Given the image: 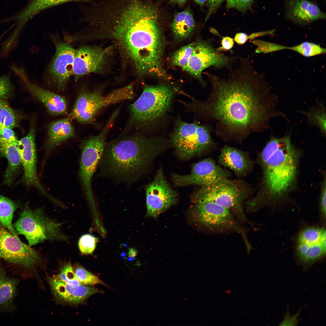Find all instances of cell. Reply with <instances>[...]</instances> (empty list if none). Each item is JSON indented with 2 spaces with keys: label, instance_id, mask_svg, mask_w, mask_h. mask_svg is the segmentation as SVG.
Here are the masks:
<instances>
[{
  "label": "cell",
  "instance_id": "obj_32",
  "mask_svg": "<svg viewBox=\"0 0 326 326\" xmlns=\"http://www.w3.org/2000/svg\"><path fill=\"white\" fill-rule=\"evenodd\" d=\"M287 49L293 50L306 57H310L326 53V49L319 45L308 41L304 42L293 47H286Z\"/></svg>",
  "mask_w": 326,
  "mask_h": 326
},
{
  "label": "cell",
  "instance_id": "obj_42",
  "mask_svg": "<svg viewBox=\"0 0 326 326\" xmlns=\"http://www.w3.org/2000/svg\"><path fill=\"white\" fill-rule=\"evenodd\" d=\"M223 0H208L207 5L209 7V11L206 20L214 13L221 5Z\"/></svg>",
  "mask_w": 326,
  "mask_h": 326
},
{
  "label": "cell",
  "instance_id": "obj_17",
  "mask_svg": "<svg viewBox=\"0 0 326 326\" xmlns=\"http://www.w3.org/2000/svg\"><path fill=\"white\" fill-rule=\"evenodd\" d=\"M17 145L21 165L23 169L22 181L28 185L36 187L51 201H53L54 198L46 192L37 177L35 130L33 124L31 126L27 136L18 140Z\"/></svg>",
  "mask_w": 326,
  "mask_h": 326
},
{
  "label": "cell",
  "instance_id": "obj_5",
  "mask_svg": "<svg viewBox=\"0 0 326 326\" xmlns=\"http://www.w3.org/2000/svg\"><path fill=\"white\" fill-rule=\"evenodd\" d=\"M167 84L146 85L139 97L129 106V117L123 133L149 129L170 111L176 93Z\"/></svg>",
  "mask_w": 326,
  "mask_h": 326
},
{
  "label": "cell",
  "instance_id": "obj_11",
  "mask_svg": "<svg viewBox=\"0 0 326 326\" xmlns=\"http://www.w3.org/2000/svg\"><path fill=\"white\" fill-rule=\"evenodd\" d=\"M114 122L110 118L101 131L83 140L80 145L81 155L79 177L83 190L90 203H93L92 179L102 155L106 139Z\"/></svg>",
  "mask_w": 326,
  "mask_h": 326
},
{
  "label": "cell",
  "instance_id": "obj_37",
  "mask_svg": "<svg viewBox=\"0 0 326 326\" xmlns=\"http://www.w3.org/2000/svg\"><path fill=\"white\" fill-rule=\"evenodd\" d=\"M13 90L9 75L0 77V98L6 99L11 95Z\"/></svg>",
  "mask_w": 326,
  "mask_h": 326
},
{
  "label": "cell",
  "instance_id": "obj_29",
  "mask_svg": "<svg viewBox=\"0 0 326 326\" xmlns=\"http://www.w3.org/2000/svg\"><path fill=\"white\" fill-rule=\"evenodd\" d=\"M87 0H31L19 15L22 21L27 22L36 14L50 7L66 2Z\"/></svg>",
  "mask_w": 326,
  "mask_h": 326
},
{
  "label": "cell",
  "instance_id": "obj_2",
  "mask_svg": "<svg viewBox=\"0 0 326 326\" xmlns=\"http://www.w3.org/2000/svg\"><path fill=\"white\" fill-rule=\"evenodd\" d=\"M111 14L106 24L110 36L117 43L141 75L160 71L164 40L158 9L142 0H128Z\"/></svg>",
  "mask_w": 326,
  "mask_h": 326
},
{
  "label": "cell",
  "instance_id": "obj_30",
  "mask_svg": "<svg viewBox=\"0 0 326 326\" xmlns=\"http://www.w3.org/2000/svg\"><path fill=\"white\" fill-rule=\"evenodd\" d=\"M21 118L5 99L0 98V124L12 129L19 126Z\"/></svg>",
  "mask_w": 326,
  "mask_h": 326
},
{
  "label": "cell",
  "instance_id": "obj_19",
  "mask_svg": "<svg viewBox=\"0 0 326 326\" xmlns=\"http://www.w3.org/2000/svg\"><path fill=\"white\" fill-rule=\"evenodd\" d=\"M109 49L85 46L76 50L72 75L77 82L82 77L103 69L109 53Z\"/></svg>",
  "mask_w": 326,
  "mask_h": 326
},
{
  "label": "cell",
  "instance_id": "obj_41",
  "mask_svg": "<svg viewBox=\"0 0 326 326\" xmlns=\"http://www.w3.org/2000/svg\"><path fill=\"white\" fill-rule=\"evenodd\" d=\"M326 181L325 178L321 188L319 199V209L321 216L324 220L326 217Z\"/></svg>",
  "mask_w": 326,
  "mask_h": 326
},
{
  "label": "cell",
  "instance_id": "obj_45",
  "mask_svg": "<svg viewBox=\"0 0 326 326\" xmlns=\"http://www.w3.org/2000/svg\"><path fill=\"white\" fill-rule=\"evenodd\" d=\"M249 39V36L246 34L239 33L235 35L234 40L237 43L241 45L245 43Z\"/></svg>",
  "mask_w": 326,
  "mask_h": 326
},
{
  "label": "cell",
  "instance_id": "obj_49",
  "mask_svg": "<svg viewBox=\"0 0 326 326\" xmlns=\"http://www.w3.org/2000/svg\"><path fill=\"white\" fill-rule=\"evenodd\" d=\"M225 292L229 294H230L231 292V291L230 290H227L225 291Z\"/></svg>",
  "mask_w": 326,
  "mask_h": 326
},
{
  "label": "cell",
  "instance_id": "obj_34",
  "mask_svg": "<svg viewBox=\"0 0 326 326\" xmlns=\"http://www.w3.org/2000/svg\"><path fill=\"white\" fill-rule=\"evenodd\" d=\"M77 279L82 284L93 286L97 284L106 285L95 275L86 270L82 266L77 265L73 269Z\"/></svg>",
  "mask_w": 326,
  "mask_h": 326
},
{
  "label": "cell",
  "instance_id": "obj_43",
  "mask_svg": "<svg viewBox=\"0 0 326 326\" xmlns=\"http://www.w3.org/2000/svg\"><path fill=\"white\" fill-rule=\"evenodd\" d=\"M222 46L217 49V50L220 52L221 51L224 50H230L234 46V40L233 39L229 37H222Z\"/></svg>",
  "mask_w": 326,
  "mask_h": 326
},
{
  "label": "cell",
  "instance_id": "obj_9",
  "mask_svg": "<svg viewBox=\"0 0 326 326\" xmlns=\"http://www.w3.org/2000/svg\"><path fill=\"white\" fill-rule=\"evenodd\" d=\"M18 234L24 236L31 246L46 241H68L62 224L46 216L41 208L31 209L26 204L13 225Z\"/></svg>",
  "mask_w": 326,
  "mask_h": 326
},
{
  "label": "cell",
  "instance_id": "obj_20",
  "mask_svg": "<svg viewBox=\"0 0 326 326\" xmlns=\"http://www.w3.org/2000/svg\"><path fill=\"white\" fill-rule=\"evenodd\" d=\"M11 68L29 91L44 104L49 113L54 116L67 114V103L64 98L31 82L22 68L15 65H12Z\"/></svg>",
  "mask_w": 326,
  "mask_h": 326
},
{
  "label": "cell",
  "instance_id": "obj_3",
  "mask_svg": "<svg viewBox=\"0 0 326 326\" xmlns=\"http://www.w3.org/2000/svg\"><path fill=\"white\" fill-rule=\"evenodd\" d=\"M170 142L164 138L136 132L106 143L98 165L106 176L131 184L145 172Z\"/></svg>",
  "mask_w": 326,
  "mask_h": 326
},
{
  "label": "cell",
  "instance_id": "obj_28",
  "mask_svg": "<svg viewBox=\"0 0 326 326\" xmlns=\"http://www.w3.org/2000/svg\"><path fill=\"white\" fill-rule=\"evenodd\" d=\"M17 205L13 201L0 194V224L13 235L18 236L12 221Z\"/></svg>",
  "mask_w": 326,
  "mask_h": 326
},
{
  "label": "cell",
  "instance_id": "obj_7",
  "mask_svg": "<svg viewBox=\"0 0 326 326\" xmlns=\"http://www.w3.org/2000/svg\"><path fill=\"white\" fill-rule=\"evenodd\" d=\"M244 186L228 177L219 179L201 188L195 193L193 201H208L227 209L243 225L251 223L248 219L243 203L247 195Z\"/></svg>",
  "mask_w": 326,
  "mask_h": 326
},
{
  "label": "cell",
  "instance_id": "obj_44",
  "mask_svg": "<svg viewBox=\"0 0 326 326\" xmlns=\"http://www.w3.org/2000/svg\"><path fill=\"white\" fill-rule=\"evenodd\" d=\"M299 312L298 314H296V315H294L293 316H290L288 314V312H287L285 316L284 319L280 323V325H295L296 324H297L298 323L297 321V318L298 316L299 315Z\"/></svg>",
  "mask_w": 326,
  "mask_h": 326
},
{
  "label": "cell",
  "instance_id": "obj_6",
  "mask_svg": "<svg viewBox=\"0 0 326 326\" xmlns=\"http://www.w3.org/2000/svg\"><path fill=\"white\" fill-rule=\"evenodd\" d=\"M190 210L193 221L198 226L213 234L235 233L241 237L247 252L252 246L248 236V230L226 208L208 201H193Z\"/></svg>",
  "mask_w": 326,
  "mask_h": 326
},
{
  "label": "cell",
  "instance_id": "obj_21",
  "mask_svg": "<svg viewBox=\"0 0 326 326\" xmlns=\"http://www.w3.org/2000/svg\"><path fill=\"white\" fill-rule=\"evenodd\" d=\"M53 295L59 300L70 304L84 302L91 295L101 292L89 286L82 284L78 286L69 285L56 276L47 278Z\"/></svg>",
  "mask_w": 326,
  "mask_h": 326
},
{
  "label": "cell",
  "instance_id": "obj_10",
  "mask_svg": "<svg viewBox=\"0 0 326 326\" xmlns=\"http://www.w3.org/2000/svg\"><path fill=\"white\" fill-rule=\"evenodd\" d=\"M135 95L133 85L130 84L115 90L106 95L101 90L80 91L69 117L84 124H94L95 117L103 108L132 99Z\"/></svg>",
  "mask_w": 326,
  "mask_h": 326
},
{
  "label": "cell",
  "instance_id": "obj_35",
  "mask_svg": "<svg viewBox=\"0 0 326 326\" xmlns=\"http://www.w3.org/2000/svg\"><path fill=\"white\" fill-rule=\"evenodd\" d=\"M57 276L63 282L73 286H78L82 284L76 277L69 261L62 266L60 269V273Z\"/></svg>",
  "mask_w": 326,
  "mask_h": 326
},
{
  "label": "cell",
  "instance_id": "obj_1",
  "mask_svg": "<svg viewBox=\"0 0 326 326\" xmlns=\"http://www.w3.org/2000/svg\"><path fill=\"white\" fill-rule=\"evenodd\" d=\"M239 59L227 75H209L212 91L205 101L190 97L184 104L187 111L213 122L216 135L225 141L241 142L264 131L273 116V99L265 78L248 58Z\"/></svg>",
  "mask_w": 326,
  "mask_h": 326
},
{
  "label": "cell",
  "instance_id": "obj_36",
  "mask_svg": "<svg viewBox=\"0 0 326 326\" xmlns=\"http://www.w3.org/2000/svg\"><path fill=\"white\" fill-rule=\"evenodd\" d=\"M98 239L90 234L82 235L79 238L78 246L80 252L83 254L88 255L92 253L96 246Z\"/></svg>",
  "mask_w": 326,
  "mask_h": 326
},
{
  "label": "cell",
  "instance_id": "obj_15",
  "mask_svg": "<svg viewBox=\"0 0 326 326\" xmlns=\"http://www.w3.org/2000/svg\"><path fill=\"white\" fill-rule=\"evenodd\" d=\"M145 188L147 217L156 219L177 201V193L166 180L161 168Z\"/></svg>",
  "mask_w": 326,
  "mask_h": 326
},
{
  "label": "cell",
  "instance_id": "obj_23",
  "mask_svg": "<svg viewBox=\"0 0 326 326\" xmlns=\"http://www.w3.org/2000/svg\"><path fill=\"white\" fill-rule=\"evenodd\" d=\"M219 162L238 177L246 175L251 171L252 162L246 153L235 148L225 145L221 150Z\"/></svg>",
  "mask_w": 326,
  "mask_h": 326
},
{
  "label": "cell",
  "instance_id": "obj_26",
  "mask_svg": "<svg viewBox=\"0 0 326 326\" xmlns=\"http://www.w3.org/2000/svg\"><path fill=\"white\" fill-rule=\"evenodd\" d=\"M18 282L17 279L8 276L4 270L0 269V311L14 310V300Z\"/></svg>",
  "mask_w": 326,
  "mask_h": 326
},
{
  "label": "cell",
  "instance_id": "obj_31",
  "mask_svg": "<svg viewBox=\"0 0 326 326\" xmlns=\"http://www.w3.org/2000/svg\"><path fill=\"white\" fill-rule=\"evenodd\" d=\"M307 117L311 123L317 126L323 134L326 132V116L323 104H318L308 112L303 113Z\"/></svg>",
  "mask_w": 326,
  "mask_h": 326
},
{
  "label": "cell",
  "instance_id": "obj_38",
  "mask_svg": "<svg viewBox=\"0 0 326 326\" xmlns=\"http://www.w3.org/2000/svg\"><path fill=\"white\" fill-rule=\"evenodd\" d=\"M253 43L257 46L255 50L256 53H267L285 49L286 48L283 46L257 40L253 41Z\"/></svg>",
  "mask_w": 326,
  "mask_h": 326
},
{
  "label": "cell",
  "instance_id": "obj_27",
  "mask_svg": "<svg viewBox=\"0 0 326 326\" xmlns=\"http://www.w3.org/2000/svg\"><path fill=\"white\" fill-rule=\"evenodd\" d=\"M195 21L192 14L189 10L186 9L175 15L171 28L175 37L181 39L189 36L193 31Z\"/></svg>",
  "mask_w": 326,
  "mask_h": 326
},
{
  "label": "cell",
  "instance_id": "obj_12",
  "mask_svg": "<svg viewBox=\"0 0 326 326\" xmlns=\"http://www.w3.org/2000/svg\"><path fill=\"white\" fill-rule=\"evenodd\" d=\"M196 43L193 53L187 65L182 68L197 78L203 85H205L202 77L203 70L211 66L219 69H229L238 58L218 52L209 41L200 40Z\"/></svg>",
  "mask_w": 326,
  "mask_h": 326
},
{
  "label": "cell",
  "instance_id": "obj_24",
  "mask_svg": "<svg viewBox=\"0 0 326 326\" xmlns=\"http://www.w3.org/2000/svg\"><path fill=\"white\" fill-rule=\"evenodd\" d=\"M69 116L51 123L48 127L46 143L48 152L62 142L75 136V131Z\"/></svg>",
  "mask_w": 326,
  "mask_h": 326
},
{
  "label": "cell",
  "instance_id": "obj_46",
  "mask_svg": "<svg viewBox=\"0 0 326 326\" xmlns=\"http://www.w3.org/2000/svg\"><path fill=\"white\" fill-rule=\"evenodd\" d=\"M274 30H270L267 31L253 33L251 34L249 36V39H253L257 37L264 35L268 34H272L274 32Z\"/></svg>",
  "mask_w": 326,
  "mask_h": 326
},
{
  "label": "cell",
  "instance_id": "obj_8",
  "mask_svg": "<svg viewBox=\"0 0 326 326\" xmlns=\"http://www.w3.org/2000/svg\"><path fill=\"white\" fill-rule=\"evenodd\" d=\"M213 129L209 124L187 123L177 118L171 135V142L181 158L188 159L215 147L211 136Z\"/></svg>",
  "mask_w": 326,
  "mask_h": 326
},
{
  "label": "cell",
  "instance_id": "obj_4",
  "mask_svg": "<svg viewBox=\"0 0 326 326\" xmlns=\"http://www.w3.org/2000/svg\"><path fill=\"white\" fill-rule=\"evenodd\" d=\"M298 152L291 142L290 133L280 138L273 136L266 144L260 156L264 193L256 203L260 202L259 206L269 200L280 199L291 188L296 176Z\"/></svg>",
  "mask_w": 326,
  "mask_h": 326
},
{
  "label": "cell",
  "instance_id": "obj_48",
  "mask_svg": "<svg viewBox=\"0 0 326 326\" xmlns=\"http://www.w3.org/2000/svg\"><path fill=\"white\" fill-rule=\"evenodd\" d=\"M195 1L200 5L202 6L208 0H194Z\"/></svg>",
  "mask_w": 326,
  "mask_h": 326
},
{
  "label": "cell",
  "instance_id": "obj_13",
  "mask_svg": "<svg viewBox=\"0 0 326 326\" xmlns=\"http://www.w3.org/2000/svg\"><path fill=\"white\" fill-rule=\"evenodd\" d=\"M0 257L24 267L31 268L40 264V252L21 241L0 224Z\"/></svg>",
  "mask_w": 326,
  "mask_h": 326
},
{
  "label": "cell",
  "instance_id": "obj_39",
  "mask_svg": "<svg viewBox=\"0 0 326 326\" xmlns=\"http://www.w3.org/2000/svg\"><path fill=\"white\" fill-rule=\"evenodd\" d=\"M254 0H226L227 8H235L244 12L251 9Z\"/></svg>",
  "mask_w": 326,
  "mask_h": 326
},
{
  "label": "cell",
  "instance_id": "obj_18",
  "mask_svg": "<svg viewBox=\"0 0 326 326\" xmlns=\"http://www.w3.org/2000/svg\"><path fill=\"white\" fill-rule=\"evenodd\" d=\"M55 53L48 69L52 82L56 88L64 90L72 75L76 50L68 43H55Z\"/></svg>",
  "mask_w": 326,
  "mask_h": 326
},
{
  "label": "cell",
  "instance_id": "obj_25",
  "mask_svg": "<svg viewBox=\"0 0 326 326\" xmlns=\"http://www.w3.org/2000/svg\"><path fill=\"white\" fill-rule=\"evenodd\" d=\"M17 144L0 139V155L5 157L8 162L4 182L8 185L12 183L21 165Z\"/></svg>",
  "mask_w": 326,
  "mask_h": 326
},
{
  "label": "cell",
  "instance_id": "obj_33",
  "mask_svg": "<svg viewBox=\"0 0 326 326\" xmlns=\"http://www.w3.org/2000/svg\"><path fill=\"white\" fill-rule=\"evenodd\" d=\"M196 44V42L190 43L176 51L172 57L173 64L182 68L186 66L193 53Z\"/></svg>",
  "mask_w": 326,
  "mask_h": 326
},
{
  "label": "cell",
  "instance_id": "obj_40",
  "mask_svg": "<svg viewBox=\"0 0 326 326\" xmlns=\"http://www.w3.org/2000/svg\"><path fill=\"white\" fill-rule=\"evenodd\" d=\"M0 139L17 143L18 140L12 129L0 124Z\"/></svg>",
  "mask_w": 326,
  "mask_h": 326
},
{
  "label": "cell",
  "instance_id": "obj_14",
  "mask_svg": "<svg viewBox=\"0 0 326 326\" xmlns=\"http://www.w3.org/2000/svg\"><path fill=\"white\" fill-rule=\"evenodd\" d=\"M326 242V230L323 228L309 227L300 232L296 252L297 262L304 271L325 256Z\"/></svg>",
  "mask_w": 326,
  "mask_h": 326
},
{
  "label": "cell",
  "instance_id": "obj_22",
  "mask_svg": "<svg viewBox=\"0 0 326 326\" xmlns=\"http://www.w3.org/2000/svg\"><path fill=\"white\" fill-rule=\"evenodd\" d=\"M285 14L288 19L301 25L326 18V14L308 0H285Z\"/></svg>",
  "mask_w": 326,
  "mask_h": 326
},
{
  "label": "cell",
  "instance_id": "obj_16",
  "mask_svg": "<svg viewBox=\"0 0 326 326\" xmlns=\"http://www.w3.org/2000/svg\"><path fill=\"white\" fill-rule=\"evenodd\" d=\"M230 174L229 171L209 158L194 165L189 174L181 175L174 174L172 177L174 184L177 186L195 185L203 186L219 179L228 177Z\"/></svg>",
  "mask_w": 326,
  "mask_h": 326
},
{
  "label": "cell",
  "instance_id": "obj_47",
  "mask_svg": "<svg viewBox=\"0 0 326 326\" xmlns=\"http://www.w3.org/2000/svg\"><path fill=\"white\" fill-rule=\"evenodd\" d=\"M188 0H171L174 3L178 4L179 5H183Z\"/></svg>",
  "mask_w": 326,
  "mask_h": 326
}]
</instances>
